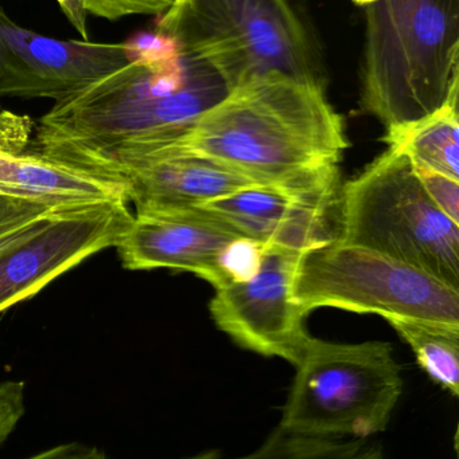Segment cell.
<instances>
[{"label":"cell","instance_id":"cell-1","mask_svg":"<svg viewBox=\"0 0 459 459\" xmlns=\"http://www.w3.org/2000/svg\"><path fill=\"white\" fill-rule=\"evenodd\" d=\"M228 93L209 65L185 51L135 59L56 102L38 123L37 144L51 158L110 175L121 161L185 136Z\"/></svg>","mask_w":459,"mask_h":459},{"label":"cell","instance_id":"cell-2","mask_svg":"<svg viewBox=\"0 0 459 459\" xmlns=\"http://www.w3.org/2000/svg\"><path fill=\"white\" fill-rule=\"evenodd\" d=\"M348 147L344 118L325 89L272 74L229 91L185 136L127 159L116 172L123 177L158 156L193 152L278 185L339 166Z\"/></svg>","mask_w":459,"mask_h":459},{"label":"cell","instance_id":"cell-3","mask_svg":"<svg viewBox=\"0 0 459 459\" xmlns=\"http://www.w3.org/2000/svg\"><path fill=\"white\" fill-rule=\"evenodd\" d=\"M361 109L385 128L436 112L459 91V0L366 7Z\"/></svg>","mask_w":459,"mask_h":459},{"label":"cell","instance_id":"cell-4","mask_svg":"<svg viewBox=\"0 0 459 459\" xmlns=\"http://www.w3.org/2000/svg\"><path fill=\"white\" fill-rule=\"evenodd\" d=\"M155 31L209 65L229 91L272 74L326 89L317 43L290 0H174Z\"/></svg>","mask_w":459,"mask_h":459},{"label":"cell","instance_id":"cell-5","mask_svg":"<svg viewBox=\"0 0 459 459\" xmlns=\"http://www.w3.org/2000/svg\"><path fill=\"white\" fill-rule=\"evenodd\" d=\"M339 242L406 262L459 289V225L433 204L411 160L388 148L340 190Z\"/></svg>","mask_w":459,"mask_h":459},{"label":"cell","instance_id":"cell-6","mask_svg":"<svg viewBox=\"0 0 459 459\" xmlns=\"http://www.w3.org/2000/svg\"><path fill=\"white\" fill-rule=\"evenodd\" d=\"M278 428L307 438H374L403 394L390 342L339 344L310 339L296 367Z\"/></svg>","mask_w":459,"mask_h":459},{"label":"cell","instance_id":"cell-7","mask_svg":"<svg viewBox=\"0 0 459 459\" xmlns=\"http://www.w3.org/2000/svg\"><path fill=\"white\" fill-rule=\"evenodd\" d=\"M291 299L306 317L320 307L459 328V289L399 259L336 238L305 251Z\"/></svg>","mask_w":459,"mask_h":459},{"label":"cell","instance_id":"cell-8","mask_svg":"<svg viewBox=\"0 0 459 459\" xmlns=\"http://www.w3.org/2000/svg\"><path fill=\"white\" fill-rule=\"evenodd\" d=\"M301 251L264 246L259 272L244 282L216 289L209 304L216 326L243 350L280 358L294 367L302 360L310 336L305 316L291 299Z\"/></svg>","mask_w":459,"mask_h":459},{"label":"cell","instance_id":"cell-9","mask_svg":"<svg viewBox=\"0 0 459 459\" xmlns=\"http://www.w3.org/2000/svg\"><path fill=\"white\" fill-rule=\"evenodd\" d=\"M340 190V167H329L291 182L256 186L197 207L261 245L305 253L333 239L329 220Z\"/></svg>","mask_w":459,"mask_h":459},{"label":"cell","instance_id":"cell-10","mask_svg":"<svg viewBox=\"0 0 459 459\" xmlns=\"http://www.w3.org/2000/svg\"><path fill=\"white\" fill-rule=\"evenodd\" d=\"M129 62L126 42L54 39L18 26L0 7V97L62 101Z\"/></svg>","mask_w":459,"mask_h":459},{"label":"cell","instance_id":"cell-11","mask_svg":"<svg viewBox=\"0 0 459 459\" xmlns=\"http://www.w3.org/2000/svg\"><path fill=\"white\" fill-rule=\"evenodd\" d=\"M131 220L124 202L62 210L34 237L0 255V313L31 299L84 259L115 247Z\"/></svg>","mask_w":459,"mask_h":459},{"label":"cell","instance_id":"cell-12","mask_svg":"<svg viewBox=\"0 0 459 459\" xmlns=\"http://www.w3.org/2000/svg\"><path fill=\"white\" fill-rule=\"evenodd\" d=\"M242 237L244 235L199 207H137L115 247L126 269L182 270L218 289L224 285L221 256L232 242Z\"/></svg>","mask_w":459,"mask_h":459},{"label":"cell","instance_id":"cell-13","mask_svg":"<svg viewBox=\"0 0 459 459\" xmlns=\"http://www.w3.org/2000/svg\"><path fill=\"white\" fill-rule=\"evenodd\" d=\"M0 198L54 209L105 202L129 204V187L123 178L83 169L40 151L26 152L24 139H21L0 142Z\"/></svg>","mask_w":459,"mask_h":459},{"label":"cell","instance_id":"cell-14","mask_svg":"<svg viewBox=\"0 0 459 459\" xmlns=\"http://www.w3.org/2000/svg\"><path fill=\"white\" fill-rule=\"evenodd\" d=\"M129 204L145 209L185 210L225 198L263 183L193 152H172L124 175Z\"/></svg>","mask_w":459,"mask_h":459},{"label":"cell","instance_id":"cell-15","mask_svg":"<svg viewBox=\"0 0 459 459\" xmlns=\"http://www.w3.org/2000/svg\"><path fill=\"white\" fill-rule=\"evenodd\" d=\"M459 91L436 112L387 129L388 148L404 153L414 167L445 175L459 182Z\"/></svg>","mask_w":459,"mask_h":459},{"label":"cell","instance_id":"cell-16","mask_svg":"<svg viewBox=\"0 0 459 459\" xmlns=\"http://www.w3.org/2000/svg\"><path fill=\"white\" fill-rule=\"evenodd\" d=\"M186 459H387L382 442L374 439L307 438L275 428L263 444L240 457H225L217 449L205 450Z\"/></svg>","mask_w":459,"mask_h":459},{"label":"cell","instance_id":"cell-17","mask_svg":"<svg viewBox=\"0 0 459 459\" xmlns=\"http://www.w3.org/2000/svg\"><path fill=\"white\" fill-rule=\"evenodd\" d=\"M385 320L411 348L428 377L453 398H458L459 328L406 318Z\"/></svg>","mask_w":459,"mask_h":459},{"label":"cell","instance_id":"cell-18","mask_svg":"<svg viewBox=\"0 0 459 459\" xmlns=\"http://www.w3.org/2000/svg\"><path fill=\"white\" fill-rule=\"evenodd\" d=\"M62 210L66 209H54L32 202L3 199L0 202V255L34 237Z\"/></svg>","mask_w":459,"mask_h":459},{"label":"cell","instance_id":"cell-19","mask_svg":"<svg viewBox=\"0 0 459 459\" xmlns=\"http://www.w3.org/2000/svg\"><path fill=\"white\" fill-rule=\"evenodd\" d=\"M264 245L242 237L232 242L221 256L220 272L223 286L251 280L261 264Z\"/></svg>","mask_w":459,"mask_h":459},{"label":"cell","instance_id":"cell-20","mask_svg":"<svg viewBox=\"0 0 459 459\" xmlns=\"http://www.w3.org/2000/svg\"><path fill=\"white\" fill-rule=\"evenodd\" d=\"M174 0H84L88 15L116 21L127 15H162Z\"/></svg>","mask_w":459,"mask_h":459},{"label":"cell","instance_id":"cell-21","mask_svg":"<svg viewBox=\"0 0 459 459\" xmlns=\"http://www.w3.org/2000/svg\"><path fill=\"white\" fill-rule=\"evenodd\" d=\"M414 169L428 198L446 217L459 225L458 180L428 171V169H418V167H414Z\"/></svg>","mask_w":459,"mask_h":459},{"label":"cell","instance_id":"cell-22","mask_svg":"<svg viewBox=\"0 0 459 459\" xmlns=\"http://www.w3.org/2000/svg\"><path fill=\"white\" fill-rule=\"evenodd\" d=\"M24 383L7 380L0 383V446L15 431L26 412Z\"/></svg>","mask_w":459,"mask_h":459},{"label":"cell","instance_id":"cell-23","mask_svg":"<svg viewBox=\"0 0 459 459\" xmlns=\"http://www.w3.org/2000/svg\"><path fill=\"white\" fill-rule=\"evenodd\" d=\"M131 61L142 59V61H161V59L172 58L181 53V48L172 38L162 34V32H140L131 39L127 40Z\"/></svg>","mask_w":459,"mask_h":459},{"label":"cell","instance_id":"cell-24","mask_svg":"<svg viewBox=\"0 0 459 459\" xmlns=\"http://www.w3.org/2000/svg\"><path fill=\"white\" fill-rule=\"evenodd\" d=\"M24 459H108L102 450L83 442L57 445Z\"/></svg>","mask_w":459,"mask_h":459},{"label":"cell","instance_id":"cell-25","mask_svg":"<svg viewBox=\"0 0 459 459\" xmlns=\"http://www.w3.org/2000/svg\"><path fill=\"white\" fill-rule=\"evenodd\" d=\"M62 13L66 16L72 26L80 32L84 39H88V13L84 7V0H57Z\"/></svg>","mask_w":459,"mask_h":459},{"label":"cell","instance_id":"cell-26","mask_svg":"<svg viewBox=\"0 0 459 459\" xmlns=\"http://www.w3.org/2000/svg\"><path fill=\"white\" fill-rule=\"evenodd\" d=\"M353 2H355L356 4L363 5V7H366V4H369V3L374 2V0H353Z\"/></svg>","mask_w":459,"mask_h":459},{"label":"cell","instance_id":"cell-27","mask_svg":"<svg viewBox=\"0 0 459 459\" xmlns=\"http://www.w3.org/2000/svg\"><path fill=\"white\" fill-rule=\"evenodd\" d=\"M2 201H3V198H0V202H2Z\"/></svg>","mask_w":459,"mask_h":459}]
</instances>
